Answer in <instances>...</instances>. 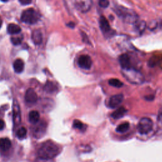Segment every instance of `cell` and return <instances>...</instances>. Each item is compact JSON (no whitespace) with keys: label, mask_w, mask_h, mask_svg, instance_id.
Listing matches in <instances>:
<instances>
[{"label":"cell","mask_w":162,"mask_h":162,"mask_svg":"<svg viewBox=\"0 0 162 162\" xmlns=\"http://www.w3.org/2000/svg\"><path fill=\"white\" fill-rule=\"evenodd\" d=\"M73 127L74 128L78 129V130L84 132L85 131L86 128H87V125L83 124L82 122H81L79 120H75L73 122Z\"/></svg>","instance_id":"21"},{"label":"cell","mask_w":162,"mask_h":162,"mask_svg":"<svg viewBox=\"0 0 162 162\" xmlns=\"http://www.w3.org/2000/svg\"><path fill=\"white\" fill-rule=\"evenodd\" d=\"M158 122L161 126H162V110H161L158 116Z\"/></svg>","instance_id":"28"},{"label":"cell","mask_w":162,"mask_h":162,"mask_svg":"<svg viewBox=\"0 0 162 162\" xmlns=\"http://www.w3.org/2000/svg\"><path fill=\"white\" fill-rule=\"evenodd\" d=\"M99 5L102 8H106L109 5V2L106 1V0H101L99 2Z\"/></svg>","instance_id":"27"},{"label":"cell","mask_w":162,"mask_h":162,"mask_svg":"<svg viewBox=\"0 0 162 162\" xmlns=\"http://www.w3.org/2000/svg\"><path fill=\"white\" fill-rule=\"evenodd\" d=\"M14 69L16 73L22 72L24 69V63L20 59H17L14 63Z\"/></svg>","instance_id":"16"},{"label":"cell","mask_w":162,"mask_h":162,"mask_svg":"<svg viewBox=\"0 0 162 162\" xmlns=\"http://www.w3.org/2000/svg\"><path fill=\"white\" fill-rule=\"evenodd\" d=\"M32 40L35 45H39L42 42V35L41 30H34L32 33Z\"/></svg>","instance_id":"13"},{"label":"cell","mask_w":162,"mask_h":162,"mask_svg":"<svg viewBox=\"0 0 162 162\" xmlns=\"http://www.w3.org/2000/svg\"><path fill=\"white\" fill-rule=\"evenodd\" d=\"M129 127H130L129 123L124 122V123L120 124L119 125H118L116 128V131L117 132H119V133H124L128 130Z\"/></svg>","instance_id":"22"},{"label":"cell","mask_w":162,"mask_h":162,"mask_svg":"<svg viewBox=\"0 0 162 162\" xmlns=\"http://www.w3.org/2000/svg\"><path fill=\"white\" fill-rule=\"evenodd\" d=\"M5 127V122L3 120L0 119V131L3 130Z\"/></svg>","instance_id":"29"},{"label":"cell","mask_w":162,"mask_h":162,"mask_svg":"<svg viewBox=\"0 0 162 162\" xmlns=\"http://www.w3.org/2000/svg\"><path fill=\"white\" fill-rule=\"evenodd\" d=\"M75 6L80 12L86 13L91 9L92 6V2L88 1H77L75 2Z\"/></svg>","instance_id":"8"},{"label":"cell","mask_w":162,"mask_h":162,"mask_svg":"<svg viewBox=\"0 0 162 162\" xmlns=\"http://www.w3.org/2000/svg\"><path fill=\"white\" fill-rule=\"evenodd\" d=\"M46 125L45 122H41L36 125L34 129V135L36 137L39 138L41 137L46 132Z\"/></svg>","instance_id":"12"},{"label":"cell","mask_w":162,"mask_h":162,"mask_svg":"<svg viewBox=\"0 0 162 162\" xmlns=\"http://www.w3.org/2000/svg\"><path fill=\"white\" fill-rule=\"evenodd\" d=\"M127 110L124 107H120L117 109L114 112H113L111 115L112 117L114 119H119V118H122L127 113Z\"/></svg>","instance_id":"15"},{"label":"cell","mask_w":162,"mask_h":162,"mask_svg":"<svg viewBox=\"0 0 162 162\" xmlns=\"http://www.w3.org/2000/svg\"><path fill=\"white\" fill-rule=\"evenodd\" d=\"M119 63L122 69H128L131 67V59L127 54H122L119 57Z\"/></svg>","instance_id":"11"},{"label":"cell","mask_w":162,"mask_h":162,"mask_svg":"<svg viewBox=\"0 0 162 162\" xmlns=\"http://www.w3.org/2000/svg\"><path fill=\"white\" fill-rule=\"evenodd\" d=\"M146 27V23L143 21L141 22H136V29L139 32L141 33L145 29Z\"/></svg>","instance_id":"24"},{"label":"cell","mask_w":162,"mask_h":162,"mask_svg":"<svg viewBox=\"0 0 162 162\" xmlns=\"http://www.w3.org/2000/svg\"><path fill=\"white\" fill-rule=\"evenodd\" d=\"M79 67L84 70H89L93 65L91 58L87 55H84L80 56L78 59Z\"/></svg>","instance_id":"6"},{"label":"cell","mask_w":162,"mask_h":162,"mask_svg":"<svg viewBox=\"0 0 162 162\" xmlns=\"http://www.w3.org/2000/svg\"><path fill=\"white\" fill-rule=\"evenodd\" d=\"M12 146V143L8 138L0 139V150L2 152H6Z\"/></svg>","instance_id":"14"},{"label":"cell","mask_w":162,"mask_h":162,"mask_svg":"<svg viewBox=\"0 0 162 162\" xmlns=\"http://www.w3.org/2000/svg\"><path fill=\"white\" fill-rule=\"evenodd\" d=\"M122 74L128 82L132 84H141L144 80L143 76L141 72L133 68L122 69Z\"/></svg>","instance_id":"2"},{"label":"cell","mask_w":162,"mask_h":162,"mask_svg":"<svg viewBox=\"0 0 162 162\" xmlns=\"http://www.w3.org/2000/svg\"><path fill=\"white\" fill-rule=\"evenodd\" d=\"M100 27L103 34L105 35H109L113 32L110 27L109 21L105 17H101L100 18Z\"/></svg>","instance_id":"9"},{"label":"cell","mask_w":162,"mask_h":162,"mask_svg":"<svg viewBox=\"0 0 162 162\" xmlns=\"http://www.w3.org/2000/svg\"><path fill=\"white\" fill-rule=\"evenodd\" d=\"M20 3H22V5H26V4H29L31 3V2H26V1H20Z\"/></svg>","instance_id":"30"},{"label":"cell","mask_w":162,"mask_h":162,"mask_svg":"<svg viewBox=\"0 0 162 162\" xmlns=\"http://www.w3.org/2000/svg\"><path fill=\"white\" fill-rule=\"evenodd\" d=\"M116 12L118 16L129 23H136L137 22V16L131 10L119 6L117 8Z\"/></svg>","instance_id":"4"},{"label":"cell","mask_w":162,"mask_h":162,"mask_svg":"<svg viewBox=\"0 0 162 162\" xmlns=\"http://www.w3.org/2000/svg\"><path fill=\"white\" fill-rule=\"evenodd\" d=\"M2 24H3V22H2V20L1 19H0V28L2 27Z\"/></svg>","instance_id":"31"},{"label":"cell","mask_w":162,"mask_h":162,"mask_svg":"<svg viewBox=\"0 0 162 162\" xmlns=\"http://www.w3.org/2000/svg\"><path fill=\"white\" fill-rule=\"evenodd\" d=\"M40 119V115L38 112L32 110L29 114V122L33 124H36Z\"/></svg>","instance_id":"17"},{"label":"cell","mask_w":162,"mask_h":162,"mask_svg":"<svg viewBox=\"0 0 162 162\" xmlns=\"http://www.w3.org/2000/svg\"><path fill=\"white\" fill-rule=\"evenodd\" d=\"M14 121L15 122H17L20 121V109L18 107V105L16 101H14Z\"/></svg>","instance_id":"20"},{"label":"cell","mask_w":162,"mask_h":162,"mask_svg":"<svg viewBox=\"0 0 162 162\" xmlns=\"http://www.w3.org/2000/svg\"><path fill=\"white\" fill-rule=\"evenodd\" d=\"M124 100V96L122 94L112 96L108 101V106L110 109H115L119 106Z\"/></svg>","instance_id":"7"},{"label":"cell","mask_w":162,"mask_h":162,"mask_svg":"<svg viewBox=\"0 0 162 162\" xmlns=\"http://www.w3.org/2000/svg\"><path fill=\"white\" fill-rule=\"evenodd\" d=\"M153 127V121L149 118H143L137 124V131L142 135L147 134L152 131Z\"/></svg>","instance_id":"5"},{"label":"cell","mask_w":162,"mask_h":162,"mask_svg":"<svg viewBox=\"0 0 162 162\" xmlns=\"http://www.w3.org/2000/svg\"><path fill=\"white\" fill-rule=\"evenodd\" d=\"M60 152L59 146L52 141L43 143L38 152V156L42 160H51L56 157Z\"/></svg>","instance_id":"1"},{"label":"cell","mask_w":162,"mask_h":162,"mask_svg":"<svg viewBox=\"0 0 162 162\" xmlns=\"http://www.w3.org/2000/svg\"><path fill=\"white\" fill-rule=\"evenodd\" d=\"M45 90L47 93L53 94L57 91L58 88L55 83L51 81H48L45 86Z\"/></svg>","instance_id":"18"},{"label":"cell","mask_w":162,"mask_h":162,"mask_svg":"<svg viewBox=\"0 0 162 162\" xmlns=\"http://www.w3.org/2000/svg\"><path fill=\"white\" fill-rule=\"evenodd\" d=\"M109 84L115 88H121L123 85V83L117 79H111L109 81Z\"/></svg>","instance_id":"23"},{"label":"cell","mask_w":162,"mask_h":162,"mask_svg":"<svg viewBox=\"0 0 162 162\" xmlns=\"http://www.w3.org/2000/svg\"><path fill=\"white\" fill-rule=\"evenodd\" d=\"M11 41H12V42L14 45H19L20 44H21V42H22V38L13 37L11 38Z\"/></svg>","instance_id":"26"},{"label":"cell","mask_w":162,"mask_h":162,"mask_svg":"<svg viewBox=\"0 0 162 162\" xmlns=\"http://www.w3.org/2000/svg\"><path fill=\"white\" fill-rule=\"evenodd\" d=\"M38 97L36 91L32 88H29L27 90L25 95V100L27 103L34 104L37 102Z\"/></svg>","instance_id":"10"},{"label":"cell","mask_w":162,"mask_h":162,"mask_svg":"<svg viewBox=\"0 0 162 162\" xmlns=\"http://www.w3.org/2000/svg\"><path fill=\"white\" fill-rule=\"evenodd\" d=\"M27 134V129L25 127H20L17 131L16 135L18 139H23Z\"/></svg>","instance_id":"25"},{"label":"cell","mask_w":162,"mask_h":162,"mask_svg":"<svg viewBox=\"0 0 162 162\" xmlns=\"http://www.w3.org/2000/svg\"><path fill=\"white\" fill-rule=\"evenodd\" d=\"M7 31L10 34H18L21 31V28L17 24H10L8 26Z\"/></svg>","instance_id":"19"},{"label":"cell","mask_w":162,"mask_h":162,"mask_svg":"<svg viewBox=\"0 0 162 162\" xmlns=\"http://www.w3.org/2000/svg\"><path fill=\"white\" fill-rule=\"evenodd\" d=\"M39 16L38 13L33 8H29L22 12L21 20L27 24H34L38 21Z\"/></svg>","instance_id":"3"}]
</instances>
